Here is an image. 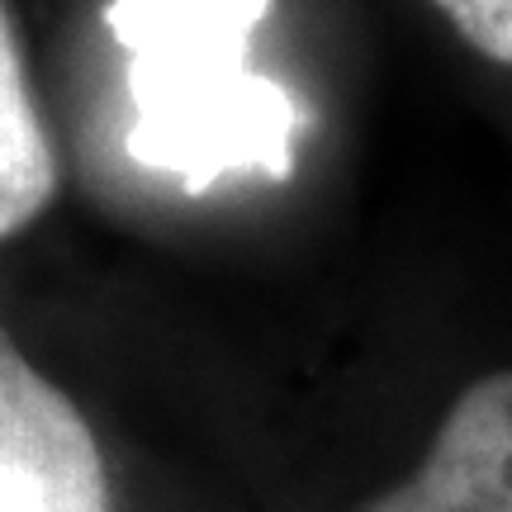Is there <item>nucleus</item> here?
<instances>
[{
	"instance_id": "1",
	"label": "nucleus",
	"mask_w": 512,
	"mask_h": 512,
	"mask_svg": "<svg viewBox=\"0 0 512 512\" xmlns=\"http://www.w3.org/2000/svg\"><path fill=\"white\" fill-rule=\"evenodd\" d=\"M271 0H114L105 10L128 57V157L190 195L228 176L290 181L309 128L304 100L252 67Z\"/></svg>"
},
{
	"instance_id": "2",
	"label": "nucleus",
	"mask_w": 512,
	"mask_h": 512,
	"mask_svg": "<svg viewBox=\"0 0 512 512\" xmlns=\"http://www.w3.org/2000/svg\"><path fill=\"white\" fill-rule=\"evenodd\" d=\"M0 512H110L91 422L0 328Z\"/></svg>"
},
{
	"instance_id": "3",
	"label": "nucleus",
	"mask_w": 512,
	"mask_h": 512,
	"mask_svg": "<svg viewBox=\"0 0 512 512\" xmlns=\"http://www.w3.org/2000/svg\"><path fill=\"white\" fill-rule=\"evenodd\" d=\"M361 512H512V370L470 384L418 475Z\"/></svg>"
},
{
	"instance_id": "4",
	"label": "nucleus",
	"mask_w": 512,
	"mask_h": 512,
	"mask_svg": "<svg viewBox=\"0 0 512 512\" xmlns=\"http://www.w3.org/2000/svg\"><path fill=\"white\" fill-rule=\"evenodd\" d=\"M57 195V147L34 105L10 0H0V242L24 233Z\"/></svg>"
},
{
	"instance_id": "5",
	"label": "nucleus",
	"mask_w": 512,
	"mask_h": 512,
	"mask_svg": "<svg viewBox=\"0 0 512 512\" xmlns=\"http://www.w3.org/2000/svg\"><path fill=\"white\" fill-rule=\"evenodd\" d=\"M475 53L512 67V0H432Z\"/></svg>"
}]
</instances>
